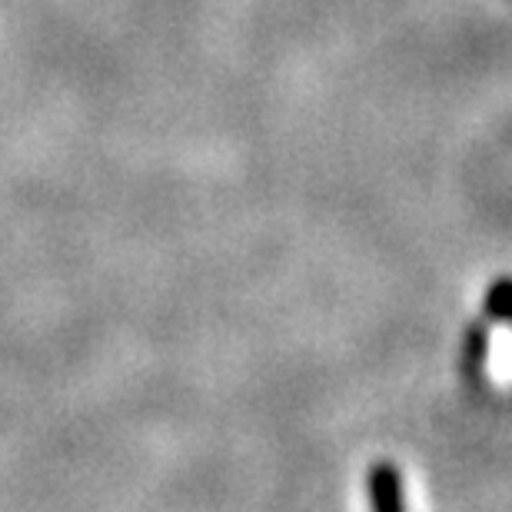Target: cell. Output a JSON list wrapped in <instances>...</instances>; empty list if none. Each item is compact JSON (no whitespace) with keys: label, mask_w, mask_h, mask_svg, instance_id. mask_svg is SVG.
<instances>
[{"label":"cell","mask_w":512,"mask_h":512,"mask_svg":"<svg viewBox=\"0 0 512 512\" xmlns=\"http://www.w3.org/2000/svg\"><path fill=\"white\" fill-rule=\"evenodd\" d=\"M366 496L373 512H406L403 476L393 463H373L366 473Z\"/></svg>","instance_id":"6da1fadb"},{"label":"cell","mask_w":512,"mask_h":512,"mask_svg":"<svg viewBox=\"0 0 512 512\" xmlns=\"http://www.w3.org/2000/svg\"><path fill=\"white\" fill-rule=\"evenodd\" d=\"M486 316L489 320H512V280L493 283V290L486 296Z\"/></svg>","instance_id":"7a4b0ae2"}]
</instances>
